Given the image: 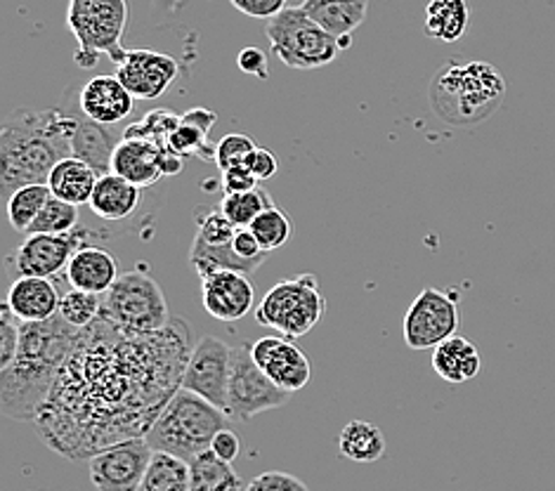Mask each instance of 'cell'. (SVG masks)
Wrapping results in <instances>:
<instances>
[{
	"instance_id": "d6a6232c",
	"label": "cell",
	"mask_w": 555,
	"mask_h": 491,
	"mask_svg": "<svg viewBox=\"0 0 555 491\" xmlns=\"http://www.w3.org/2000/svg\"><path fill=\"white\" fill-rule=\"evenodd\" d=\"M270 206H274L270 194L262 188H256L248 192L224 194L218 208L222 210V216L234 224V228L244 230V228H250V224L256 222V218L260 214H266Z\"/></svg>"
},
{
	"instance_id": "d590c367",
	"label": "cell",
	"mask_w": 555,
	"mask_h": 491,
	"mask_svg": "<svg viewBox=\"0 0 555 491\" xmlns=\"http://www.w3.org/2000/svg\"><path fill=\"white\" fill-rule=\"evenodd\" d=\"M180 121L182 116H178L176 112L154 109L144 116L142 121L128 126L121 138H142V140H152L156 144H162V147H168V140L180 126Z\"/></svg>"
},
{
	"instance_id": "8d00e7d4",
	"label": "cell",
	"mask_w": 555,
	"mask_h": 491,
	"mask_svg": "<svg viewBox=\"0 0 555 491\" xmlns=\"http://www.w3.org/2000/svg\"><path fill=\"white\" fill-rule=\"evenodd\" d=\"M100 312H102V296H98V294H88V290L72 288L62 296L60 316L76 328L90 326L98 320Z\"/></svg>"
},
{
	"instance_id": "ac0fdd59",
	"label": "cell",
	"mask_w": 555,
	"mask_h": 491,
	"mask_svg": "<svg viewBox=\"0 0 555 491\" xmlns=\"http://www.w3.org/2000/svg\"><path fill=\"white\" fill-rule=\"evenodd\" d=\"M204 310L218 322H240L254 310L256 288L248 274L242 272H210L202 276Z\"/></svg>"
},
{
	"instance_id": "60d3db41",
	"label": "cell",
	"mask_w": 555,
	"mask_h": 491,
	"mask_svg": "<svg viewBox=\"0 0 555 491\" xmlns=\"http://www.w3.org/2000/svg\"><path fill=\"white\" fill-rule=\"evenodd\" d=\"M246 491H310L308 484L298 480L296 475L284 470H268L260 473L246 484Z\"/></svg>"
},
{
	"instance_id": "ab89813d",
	"label": "cell",
	"mask_w": 555,
	"mask_h": 491,
	"mask_svg": "<svg viewBox=\"0 0 555 491\" xmlns=\"http://www.w3.org/2000/svg\"><path fill=\"white\" fill-rule=\"evenodd\" d=\"M20 336H22V324L15 320V314H12L8 305L3 302V312H0V371L15 362L17 350H20Z\"/></svg>"
},
{
	"instance_id": "4dcf8cb0",
	"label": "cell",
	"mask_w": 555,
	"mask_h": 491,
	"mask_svg": "<svg viewBox=\"0 0 555 491\" xmlns=\"http://www.w3.org/2000/svg\"><path fill=\"white\" fill-rule=\"evenodd\" d=\"M140 491H192L190 463L164 451H154Z\"/></svg>"
},
{
	"instance_id": "836d02e7",
	"label": "cell",
	"mask_w": 555,
	"mask_h": 491,
	"mask_svg": "<svg viewBox=\"0 0 555 491\" xmlns=\"http://www.w3.org/2000/svg\"><path fill=\"white\" fill-rule=\"evenodd\" d=\"M248 230L254 232L260 248L266 250V254H270V250L282 248L288 242L291 232H294V224H291L288 216L284 214L282 208L270 206L266 214H260L256 218V222L250 224Z\"/></svg>"
},
{
	"instance_id": "e0dca14e",
	"label": "cell",
	"mask_w": 555,
	"mask_h": 491,
	"mask_svg": "<svg viewBox=\"0 0 555 491\" xmlns=\"http://www.w3.org/2000/svg\"><path fill=\"white\" fill-rule=\"evenodd\" d=\"M256 364L266 371L268 378L286 392H298L312 378L310 357L302 352L294 338L268 336L250 345Z\"/></svg>"
},
{
	"instance_id": "30bf717a",
	"label": "cell",
	"mask_w": 555,
	"mask_h": 491,
	"mask_svg": "<svg viewBox=\"0 0 555 491\" xmlns=\"http://www.w3.org/2000/svg\"><path fill=\"white\" fill-rule=\"evenodd\" d=\"M291 400V392L276 388L268 378L250 352L248 345L232 348V369L228 383V416L230 421L246 423L258 414H266L272 409H282Z\"/></svg>"
},
{
	"instance_id": "f546056e",
	"label": "cell",
	"mask_w": 555,
	"mask_h": 491,
	"mask_svg": "<svg viewBox=\"0 0 555 491\" xmlns=\"http://www.w3.org/2000/svg\"><path fill=\"white\" fill-rule=\"evenodd\" d=\"M466 0H430L426 8V34L440 43H456L468 29Z\"/></svg>"
},
{
	"instance_id": "ffe728a7",
	"label": "cell",
	"mask_w": 555,
	"mask_h": 491,
	"mask_svg": "<svg viewBox=\"0 0 555 491\" xmlns=\"http://www.w3.org/2000/svg\"><path fill=\"white\" fill-rule=\"evenodd\" d=\"M62 296L52 279L41 276H17L10 286L5 305L15 314L20 324L46 322L60 314Z\"/></svg>"
},
{
	"instance_id": "44dd1931",
	"label": "cell",
	"mask_w": 555,
	"mask_h": 491,
	"mask_svg": "<svg viewBox=\"0 0 555 491\" xmlns=\"http://www.w3.org/2000/svg\"><path fill=\"white\" fill-rule=\"evenodd\" d=\"M118 276L121 274H118L116 256L109 254L107 248L95 244L78 248L67 268V279L72 288L88 290V294L98 296L109 294V288L116 284Z\"/></svg>"
},
{
	"instance_id": "f1b7e54d",
	"label": "cell",
	"mask_w": 555,
	"mask_h": 491,
	"mask_svg": "<svg viewBox=\"0 0 555 491\" xmlns=\"http://www.w3.org/2000/svg\"><path fill=\"white\" fill-rule=\"evenodd\" d=\"M190 484L192 491H246L232 463L218 458L210 449L190 461Z\"/></svg>"
},
{
	"instance_id": "7a4b0ae2",
	"label": "cell",
	"mask_w": 555,
	"mask_h": 491,
	"mask_svg": "<svg viewBox=\"0 0 555 491\" xmlns=\"http://www.w3.org/2000/svg\"><path fill=\"white\" fill-rule=\"evenodd\" d=\"M78 336L81 328L67 324L60 314L22 324L15 362L0 371V409L8 418L36 421Z\"/></svg>"
},
{
	"instance_id": "4316f807",
	"label": "cell",
	"mask_w": 555,
	"mask_h": 491,
	"mask_svg": "<svg viewBox=\"0 0 555 491\" xmlns=\"http://www.w3.org/2000/svg\"><path fill=\"white\" fill-rule=\"evenodd\" d=\"M190 264H194V270L199 272V276H206L210 272H220V270H230V272H242V274H254L260 270V260H246L234 250L232 244H204L199 238H194L192 248H190Z\"/></svg>"
},
{
	"instance_id": "277c9868",
	"label": "cell",
	"mask_w": 555,
	"mask_h": 491,
	"mask_svg": "<svg viewBox=\"0 0 555 491\" xmlns=\"http://www.w3.org/2000/svg\"><path fill=\"white\" fill-rule=\"evenodd\" d=\"M428 95L440 121L454 128H475L504 104L506 81L489 62H449L433 76Z\"/></svg>"
},
{
	"instance_id": "2e32d148",
	"label": "cell",
	"mask_w": 555,
	"mask_h": 491,
	"mask_svg": "<svg viewBox=\"0 0 555 491\" xmlns=\"http://www.w3.org/2000/svg\"><path fill=\"white\" fill-rule=\"evenodd\" d=\"M180 64L166 52L128 50V57L116 66V78L135 100H156L176 83Z\"/></svg>"
},
{
	"instance_id": "52a82bcc",
	"label": "cell",
	"mask_w": 555,
	"mask_h": 491,
	"mask_svg": "<svg viewBox=\"0 0 555 491\" xmlns=\"http://www.w3.org/2000/svg\"><path fill=\"white\" fill-rule=\"evenodd\" d=\"M100 316L112 322L124 334H154L170 324L168 302L162 286L140 262L138 270L124 272L102 296Z\"/></svg>"
},
{
	"instance_id": "ba28073f",
	"label": "cell",
	"mask_w": 555,
	"mask_h": 491,
	"mask_svg": "<svg viewBox=\"0 0 555 491\" xmlns=\"http://www.w3.org/2000/svg\"><path fill=\"white\" fill-rule=\"evenodd\" d=\"M326 314V298L314 274H298L276 282L258 302L256 322L286 338H302Z\"/></svg>"
},
{
	"instance_id": "f6af8a7d",
	"label": "cell",
	"mask_w": 555,
	"mask_h": 491,
	"mask_svg": "<svg viewBox=\"0 0 555 491\" xmlns=\"http://www.w3.org/2000/svg\"><path fill=\"white\" fill-rule=\"evenodd\" d=\"M236 64H240V69L244 74L256 76L260 81H266L268 78V57L260 48H244L240 52V57H236Z\"/></svg>"
},
{
	"instance_id": "484cf974",
	"label": "cell",
	"mask_w": 555,
	"mask_h": 491,
	"mask_svg": "<svg viewBox=\"0 0 555 491\" xmlns=\"http://www.w3.org/2000/svg\"><path fill=\"white\" fill-rule=\"evenodd\" d=\"M100 172L90 168L86 161L76 156H67L52 168L48 178V188L52 196L62 198V202H69L74 206L90 204V196L98 188Z\"/></svg>"
},
{
	"instance_id": "5b68a950",
	"label": "cell",
	"mask_w": 555,
	"mask_h": 491,
	"mask_svg": "<svg viewBox=\"0 0 555 491\" xmlns=\"http://www.w3.org/2000/svg\"><path fill=\"white\" fill-rule=\"evenodd\" d=\"M228 411L210 404L202 395L180 388L144 440L154 451H164L190 463L210 449L214 437L228 428Z\"/></svg>"
},
{
	"instance_id": "74e56055",
	"label": "cell",
	"mask_w": 555,
	"mask_h": 491,
	"mask_svg": "<svg viewBox=\"0 0 555 491\" xmlns=\"http://www.w3.org/2000/svg\"><path fill=\"white\" fill-rule=\"evenodd\" d=\"M168 147L176 154H180L182 158L199 156V158H204V161L206 158L216 161V147H210L208 132L204 128H196L194 124H188V121H180V126L176 128V132L168 140Z\"/></svg>"
},
{
	"instance_id": "e575fe53",
	"label": "cell",
	"mask_w": 555,
	"mask_h": 491,
	"mask_svg": "<svg viewBox=\"0 0 555 491\" xmlns=\"http://www.w3.org/2000/svg\"><path fill=\"white\" fill-rule=\"evenodd\" d=\"M78 228V206L52 196L26 234H67Z\"/></svg>"
},
{
	"instance_id": "7402d4cb",
	"label": "cell",
	"mask_w": 555,
	"mask_h": 491,
	"mask_svg": "<svg viewBox=\"0 0 555 491\" xmlns=\"http://www.w3.org/2000/svg\"><path fill=\"white\" fill-rule=\"evenodd\" d=\"M121 140L124 138H116L104 124L90 121L88 116L78 114L72 132V156L81 158L100 176H107V172H112V158Z\"/></svg>"
},
{
	"instance_id": "83f0119b",
	"label": "cell",
	"mask_w": 555,
	"mask_h": 491,
	"mask_svg": "<svg viewBox=\"0 0 555 491\" xmlns=\"http://www.w3.org/2000/svg\"><path fill=\"white\" fill-rule=\"evenodd\" d=\"M338 449L354 463H374L386 456V435L369 421H350L338 435Z\"/></svg>"
},
{
	"instance_id": "d6986e66",
	"label": "cell",
	"mask_w": 555,
	"mask_h": 491,
	"mask_svg": "<svg viewBox=\"0 0 555 491\" xmlns=\"http://www.w3.org/2000/svg\"><path fill=\"white\" fill-rule=\"evenodd\" d=\"M78 109L90 121L114 126L135 112V98L116 76H95L78 92Z\"/></svg>"
},
{
	"instance_id": "bcb514c9",
	"label": "cell",
	"mask_w": 555,
	"mask_h": 491,
	"mask_svg": "<svg viewBox=\"0 0 555 491\" xmlns=\"http://www.w3.org/2000/svg\"><path fill=\"white\" fill-rule=\"evenodd\" d=\"M210 451H214V454H216L218 458L228 461V463H234L236 456H240V451H242L240 435H236V432L230 430V428L220 430V432L214 437V442H210Z\"/></svg>"
},
{
	"instance_id": "603a6c76",
	"label": "cell",
	"mask_w": 555,
	"mask_h": 491,
	"mask_svg": "<svg viewBox=\"0 0 555 491\" xmlns=\"http://www.w3.org/2000/svg\"><path fill=\"white\" fill-rule=\"evenodd\" d=\"M300 8L306 10L324 31L343 41V48L348 43V38L364 24L369 0H302Z\"/></svg>"
},
{
	"instance_id": "cb8c5ba5",
	"label": "cell",
	"mask_w": 555,
	"mask_h": 491,
	"mask_svg": "<svg viewBox=\"0 0 555 491\" xmlns=\"http://www.w3.org/2000/svg\"><path fill=\"white\" fill-rule=\"evenodd\" d=\"M142 198V190L133 182L124 180L116 172L100 176L98 188L90 196V210L104 222H121L138 210Z\"/></svg>"
},
{
	"instance_id": "8fae6325",
	"label": "cell",
	"mask_w": 555,
	"mask_h": 491,
	"mask_svg": "<svg viewBox=\"0 0 555 491\" xmlns=\"http://www.w3.org/2000/svg\"><path fill=\"white\" fill-rule=\"evenodd\" d=\"M459 322L461 316L454 294H444L440 288H423L404 314L402 334L406 348L435 350L447 338L456 336Z\"/></svg>"
},
{
	"instance_id": "d4e9b609",
	"label": "cell",
	"mask_w": 555,
	"mask_h": 491,
	"mask_svg": "<svg viewBox=\"0 0 555 491\" xmlns=\"http://www.w3.org/2000/svg\"><path fill=\"white\" fill-rule=\"evenodd\" d=\"M482 360L475 345L464 336H452L433 350V371L444 383H468L480 374Z\"/></svg>"
},
{
	"instance_id": "6da1fadb",
	"label": "cell",
	"mask_w": 555,
	"mask_h": 491,
	"mask_svg": "<svg viewBox=\"0 0 555 491\" xmlns=\"http://www.w3.org/2000/svg\"><path fill=\"white\" fill-rule=\"evenodd\" d=\"M192 331L173 316L154 334H124L98 316L81 328L36 416L38 437L69 461H90L102 449L147 437L182 388L192 357Z\"/></svg>"
},
{
	"instance_id": "3957f363",
	"label": "cell",
	"mask_w": 555,
	"mask_h": 491,
	"mask_svg": "<svg viewBox=\"0 0 555 491\" xmlns=\"http://www.w3.org/2000/svg\"><path fill=\"white\" fill-rule=\"evenodd\" d=\"M76 114L17 109L0 132V184L12 194L24 184H48L52 168L72 156Z\"/></svg>"
},
{
	"instance_id": "7c38bea8",
	"label": "cell",
	"mask_w": 555,
	"mask_h": 491,
	"mask_svg": "<svg viewBox=\"0 0 555 491\" xmlns=\"http://www.w3.org/2000/svg\"><path fill=\"white\" fill-rule=\"evenodd\" d=\"M152 456L154 449L144 437L102 449L88 461L90 482L95 491H140Z\"/></svg>"
},
{
	"instance_id": "8992f818",
	"label": "cell",
	"mask_w": 555,
	"mask_h": 491,
	"mask_svg": "<svg viewBox=\"0 0 555 491\" xmlns=\"http://www.w3.org/2000/svg\"><path fill=\"white\" fill-rule=\"evenodd\" d=\"M128 24L126 0H69L67 26L76 38L74 62L81 69H92L100 55H107L116 66L128 57L124 31Z\"/></svg>"
},
{
	"instance_id": "ee69618b",
	"label": "cell",
	"mask_w": 555,
	"mask_h": 491,
	"mask_svg": "<svg viewBox=\"0 0 555 491\" xmlns=\"http://www.w3.org/2000/svg\"><path fill=\"white\" fill-rule=\"evenodd\" d=\"M246 166L258 178V182H266V180L274 178L276 170H280V164H276V156L270 150H262V147L254 150V154L248 156Z\"/></svg>"
},
{
	"instance_id": "f35d334b",
	"label": "cell",
	"mask_w": 555,
	"mask_h": 491,
	"mask_svg": "<svg viewBox=\"0 0 555 491\" xmlns=\"http://www.w3.org/2000/svg\"><path fill=\"white\" fill-rule=\"evenodd\" d=\"M256 142L250 140L244 132H230L216 144V164L220 170L232 168V166H244L248 156L254 154Z\"/></svg>"
},
{
	"instance_id": "9a60e30c",
	"label": "cell",
	"mask_w": 555,
	"mask_h": 491,
	"mask_svg": "<svg viewBox=\"0 0 555 491\" xmlns=\"http://www.w3.org/2000/svg\"><path fill=\"white\" fill-rule=\"evenodd\" d=\"M232 369V348L218 336H204L194 345L184 369L182 388L202 395L204 400L228 409V383Z\"/></svg>"
},
{
	"instance_id": "7bdbcfd3",
	"label": "cell",
	"mask_w": 555,
	"mask_h": 491,
	"mask_svg": "<svg viewBox=\"0 0 555 491\" xmlns=\"http://www.w3.org/2000/svg\"><path fill=\"white\" fill-rule=\"evenodd\" d=\"M258 188V178L248 170V166H232L222 170V190L224 194L234 192H248Z\"/></svg>"
},
{
	"instance_id": "4fadbf2b",
	"label": "cell",
	"mask_w": 555,
	"mask_h": 491,
	"mask_svg": "<svg viewBox=\"0 0 555 491\" xmlns=\"http://www.w3.org/2000/svg\"><path fill=\"white\" fill-rule=\"evenodd\" d=\"M92 236L95 234L88 228H76L67 234H29L15 256L17 276H60L62 272H67L76 250L88 246Z\"/></svg>"
},
{
	"instance_id": "5bb4252c",
	"label": "cell",
	"mask_w": 555,
	"mask_h": 491,
	"mask_svg": "<svg viewBox=\"0 0 555 491\" xmlns=\"http://www.w3.org/2000/svg\"><path fill=\"white\" fill-rule=\"evenodd\" d=\"M182 166L184 158L180 154L142 138H124L112 158V172L140 190L154 188L164 176H178Z\"/></svg>"
},
{
	"instance_id": "b9f144b4",
	"label": "cell",
	"mask_w": 555,
	"mask_h": 491,
	"mask_svg": "<svg viewBox=\"0 0 555 491\" xmlns=\"http://www.w3.org/2000/svg\"><path fill=\"white\" fill-rule=\"evenodd\" d=\"M230 3L250 20H272L284 12L286 0H230Z\"/></svg>"
},
{
	"instance_id": "9c48e42d",
	"label": "cell",
	"mask_w": 555,
	"mask_h": 491,
	"mask_svg": "<svg viewBox=\"0 0 555 491\" xmlns=\"http://www.w3.org/2000/svg\"><path fill=\"white\" fill-rule=\"evenodd\" d=\"M268 38L272 55L288 69L298 72L322 69V66L332 64L340 52L338 38L324 31L300 5L286 8L272 17L268 22Z\"/></svg>"
},
{
	"instance_id": "1f68e13d",
	"label": "cell",
	"mask_w": 555,
	"mask_h": 491,
	"mask_svg": "<svg viewBox=\"0 0 555 491\" xmlns=\"http://www.w3.org/2000/svg\"><path fill=\"white\" fill-rule=\"evenodd\" d=\"M52 198L48 184H24L8 198V220L17 232H29L34 220Z\"/></svg>"
}]
</instances>
